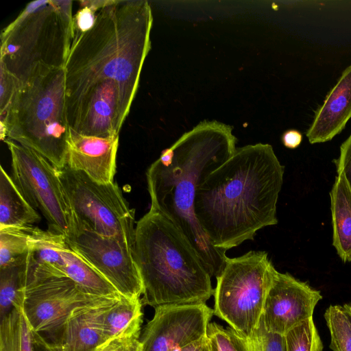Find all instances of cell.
Segmentation results:
<instances>
[{"instance_id":"cell-14","label":"cell","mask_w":351,"mask_h":351,"mask_svg":"<svg viewBox=\"0 0 351 351\" xmlns=\"http://www.w3.org/2000/svg\"><path fill=\"white\" fill-rule=\"evenodd\" d=\"M67 143L66 167L100 184L114 182L119 135L87 136L69 128Z\"/></svg>"},{"instance_id":"cell-16","label":"cell","mask_w":351,"mask_h":351,"mask_svg":"<svg viewBox=\"0 0 351 351\" xmlns=\"http://www.w3.org/2000/svg\"><path fill=\"white\" fill-rule=\"evenodd\" d=\"M351 119V64L342 73L315 112L306 132L311 144L332 139Z\"/></svg>"},{"instance_id":"cell-29","label":"cell","mask_w":351,"mask_h":351,"mask_svg":"<svg viewBox=\"0 0 351 351\" xmlns=\"http://www.w3.org/2000/svg\"><path fill=\"white\" fill-rule=\"evenodd\" d=\"M230 329L240 351H263L261 320L254 333L249 337H245L238 334L231 328H230Z\"/></svg>"},{"instance_id":"cell-17","label":"cell","mask_w":351,"mask_h":351,"mask_svg":"<svg viewBox=\"0 0 351 351\" xmlns=\"http://www.w3.org/2000/svg\"><path fill=\"white\" fill-rule=\"evenodd\" d=\"M330 193L332 244L343 262L351 261V190L341 170Z\"/></svg>"},{"instance_id":"cell-20","label":"cell","mask_w":351,"mask_h":351,"mask_svg":"<svg viewBox=\"0 0 351 351\" xmlns=\"http://www.w3.org/2000/svg\"><path fill=\"white\" fill-rule=\"evenodd\" d=\"M29 264V252L0 268V320L19 304Z\"/></svg>"},{"instance_id":"cell-13","label":"cell","mask_w":351,"mask_h":351,"mask_svg":"<svg viewBox=\"0 0 351 351\" xmlns=\"http://www.w3.org/2000/svg\"><path fill=\"white\" fill-rule=\"evenodd\" d=\"M34 261L73 280L87 293L104 298L121 295L70 246L66 237L45 233L30 250Z\"/></svg>"},{"instance_id":"cell-23","label":"cell","mask_w":351,"mask_h":351,"mask_svg":"<svg viewBox=\"0 0 351 351\" xmlns=\"http://www.w3.org/2000/svg\"><path fill=\"white\" fill-rule=\"evenodd\" d=\"M332 351H351V321L343 305H330L324 315Z\"/></svg>"},{"instance_id":"cell-18","label":"cell","mask_w":351,"mask_h":351,"mask_svg":"<svg viewBox=\"0 0 351 351\" xmlns=\"http://www.w3.org/2000/svg\"><path fill=\"white\" fill-rule=\"evenodd\" d=\"M40 216L25 199L12 178L0 167V230L32 226Z\"/></svg>"},{"instance_id":"cell-9","label":"cell","mask_w":351,"mask_h":351,"mask_svg":"<svg viewBox=\"0 0 351 351\" xmlns=\"http://www.w3.org/2000/svg\"><path fill=\"white\" fill-rule=\"evenodd\" d=\"M4 142L11 155L12 178L30 205L43 215L47 230L71 238L76 224L58 169L35 151L10 139Z\"/></svg>"},{"instance_id":"cell-7","label":"cell","mask_w":351,"mask_h":351,"mask_svg":"<svg viewBox=\"0 0 351 351\" xmlns=\"http://www.w3.org/2000/svg\"><path fill=\"white\" fill-rule=\"evenodd\" d=\"M58 174L73 212L75 233L84 230L114 237L134 249V210L116 182L100 184L66 166L58 169Z\"/></svg>"},{"instance_id":"cell-10","label":"cell","mask_w":351,"mask_h":351,"mask_svg":"<svg viewBox=\"0 0 351 351\" xmlns=\"http://www.w3.org/2000/svg\"><path fill=\"white\" fill-rule=\"evenodd\" d=\"M66 241L121 296L141 298L143 287L134 248L116 238L84 230Z\"/></svg>"},{"instance_id":"cell-11","label":"cell","mask_w":351,"mask_h":351,"mask_svg":"<svg viewBox=\"0 0 351 351\" xmlns=\"http://www.w3.org/2000/svg\"><path fill=\"white\" fill-rule=\"evenodd\" d=\"M140 338L142 351H176L206 335L213 309L206 303L154 308Z\"/></svg>"},{"instance_id":"cell-4","label":"cell","mask_w":351,"mask_h":351,"mask_svg":"<svg viewBox=\"0 0 351 351\" xmlns=\"http://www.w3.org/2000/svg\"><path fill=\"white\" fill-rule=\"evenodd\" d=\"M134 255L143 305L205 303L214 293L211 276L195 249L158 212L149 210L137 221Z\"/></svg>"},{"instance_id":"cell-30","label":"cell","mask_w":351,"mask_h":351,"mask_svg":"<svg viewBox=\"0 0 351 351\" xmlns=\"http://www.w3.org/2000/svg\"><path fill=\"white\" fill-rule=\"evenodd\" d=\"M337 170L343 171L351 190V133L340 147V155L335 160Z\"/></svg>"},{"instance_id":"cell-27","label":"cell","mask_w":351,"mask_h":351,"mask_svg":"<svg viewBox=\"0 0 351 351\" xmlns=\"http://www.w3.org/2000/svg\"><path fill=\"white\" fill-rule=\"evenodd\" d=\"M141 333L125 335L107 342L99 351H142Z\"/></svg>"},{"instance_id":"cell-24","label":"cell","mask_w":351,"mask_h":351,"mask_svg":"<svg viewBox=\"0 0 351 351\" xmlns=\"http://www.w3.org/2000/svg\"><path fill=\"white\" fill-rule=\"evenodd\" d=\"M285 351H323L324 346L313 317L284 335Z\"/></svg>"},{"instance_id":"cell-31","label":"cell","mask_w":351,"mask_h":351,"mask_svg":"<svg viewBox=\"0 0 351 351\" xmlns=\"http://www.w3.org/2000/svg\"><path fill=\"white\" fill-rule=\"evenodd\" d=\"M302 141V134L295 130H289L286 131L282 136L283 145L289 149L298 147Z\"/></svg>"},{"instance_id":"cell-25","label":"cell","mask_w":351,"mask_h":351,"mask_svg":"<svg viewBox=\"0 0 351 351\" xmlns=\"http://www.w3.org/2000/svg\"><path fill=\"white\" fill-rule=\"evenodd\" d=\"M0 122L5 123L12 102L20 87L21 80L0 60Z\"/></svg>"},{"instance_id":"cell-28","label":"cell","mask_w":351,"mask_h":351,"mask_svg":"<svg viewBox=\"0 0 351 351\" xmlns=\"http://www.w3.org/2000/svg\"><path fill=\"white\" fill-rule=\"evenodd\" d=\"M73 17L75 36L90 30L95 23L98 11L88 5H80Z\"/></svg>"},{"instance_id":"cell-19","label":"cell","mask_w":351,"mask_h":351,"mask_svg":"<svg viewBox=\"0 0 351 351\" xmlns=\"http://www.w3.org/2000/svg\"><path fill=\"white\" fill-rule=\"evenodd\" d=\"M140 298L121 296L108 310L104 321L106 343L119 337L140 334L143 313Z\"/></svg>"},{"instance_id":"cell-26","label":"cell","mask_w":351,"mask_h":351,"mask_svg":"<svg viewBox=\"0 0 351 351\" xmlns=\"http://www.w3.org/2000/svg\"><path fill=\"white\" fill-rule=\"evenodd\" d=\"M206 335L210 351H240L230 328H224L215 322H210Z\"/></svg>"},{"instance_id":"cell-5","label":"cell","mask_w":351,"mask_h":351,"mask_svg":"<svg viewBox=\"0 0 351 351\" xmlns=\"http://www.w3.org/2000/svg\"><path fill=\"white\" fill-rule=\"evenodd\" d=\"M20 78L3 123L7 139L35 151L61 169L66 165L70 128L64 66L38 62Z\"/></svg>"},{"instance_id":"cell-22","label":"cell","mask_w":351,"mask_h":351,"mask_svg":"<svg viewBox=\"0 0 351 351\" xmlns=\"http://www.w3.org/2000/svg\"><path fill=\"white\" fill-rule=\"evenodd\" d=\"M45 231L34 226L0 230V268L27 254Z\"/></svg>"},{"instance_id":"cell-12","label":"cell","mask_w":351,"mask_h":351,"mask_svg":"<svg viewBox=\"0 0 351 351\" xmlns=\"http://www.w3.org/2000/svg\"><path fill=\"white\" fill-rule=\"evenodd\" d=\"M322 299L319 291L288 273L276 270L263 307L262 319L266 330L284 335L312 318L314 309Z\"/></svg>"},{"instance_id":"cell-21","label":"cell","mask_w":351,"mask_h":351,"mask_svg":"<svg viewBox=\"0 0 351 351\" xmlns=\"http://www.w3.org/2000/svg\"><path fill=\"white\" fill-rule=\"evenodd\" d=\"M0 351H35V332L21 309L0 320Z\"/></svg>"},{"instance_id":"cell-33","label":"cell","mask_w":351,"mask_h":351,"mask_svg":"<svg viewBox=\"0 0 351 351\" xmlns=\"http://www.w3.org/2000/svg\"><path fill=\"white\" fill-rule=\"evenodd\" d=\"M35 351L54 350L49 342L41 335L35 332Z\"/></svg>"},{"instance_id":"cell-2","label":"cell","mask_w":351,"mask_h":351,"mask_svg":"<svg viewBox=\"0 0 351 351\" xmlns=\"http://www.w3.org/2000/svg\"><path fill=\"white\" fill-rule=\"evenodd\" d=\"M285 167L271 145L237 148L196 188L194 213L212 245L228 250L278 223Z\"/></svg>"},{"instance_id":"cell-3","label":"cell","mask_w":351,"mask_h":351,"mask_svg":"<svg viewBox=\"0 0 351 351\" xmlns=\"http://www.w3.org/2000/svg\"><path fill=\"white\" fill-rule=\"evenodd\" d=\"M232 127L203 121L184 133L146 173L149 210L168 219L186 238L211 277H217L228 257L214 247L194 213L196 188L202 180L230 158L236 150Z\"/></svg>"},{"instance_id":"cell-1","label":"cell","mask_w":351,"mask_h":351,"mask_svg":"<svg viewBox=\"0 0 351 351\" xmlns=\"http://www.w3.org/2000/svg\"><path fill=\"white\" fill-rule=\"evenodd\" d=\"M153 16L145 0H113L77 34L64 62L67 120L84 135H119L150 49Z\"/></svg>"},{"instance_id":"cell-8","label":"cell","mask_w":351,"mask_h":351,"mask_svg":"<svg viewBox=\"0 0 351 351\" xmlns=\"http://www.w3.org/2000/svg\"><path fill=\"white\" fill-rule=\"evenodd\" d=\"M112 298L87 293L66 276L36 263L29 251L26 283L19 305L32 330L50 343L75 308Z\"/></svg>"},{"instance_id":"cell-15","label":"cell","mask_w":351,"mask_h":351,"mask_svg":"<svg viewBox=\"0 0 351 351\" xmlns=\"http://www.w3.org/2000/svg\"><path fill=\"white\" fill-rule=\"evenodd\" d=\"M120 298H108L73 310L49 343L53 350L99 351L106 343L104 333L105 315Z\"/></svg>"},{"instance_id":"cell-32","label":"cell","mask_w":351,"mask_h":351,"mask_svg":"<svg viewBox=\"0 0 351 351\" xmlns=\"http://www.w3.org/2000/svg\"><path fill=\"white\" fill-rule=\"evenodd\" d=\"M176 351H210L207 335Z\"/></svg>"},{"instance_id":"cell-34","label":"cell","mask_w":351,"mask_h":351,"mask_svg":"<svg viewBox=\"0 0 351 351\" xmlns=\"http://www.w3.org/2000/svg\"><path fill=\"white\" fill-rule=\"evenodd\" d=\"M343 306L346 313L349 316L350 319L351 321V302H348V303H346V304H344L343 305Z\"/></svg>"},{"instance_id":"cell-6","label":"cell","mask_w":351,"mask_h":351,"mask_svg":"<svg viewBox=\"0 0 351 351\" xmlns=\"http://www.w3.org/2000/svg\"><path fill=\"white\" fill-rule=\"evenodd\" d=\"M276 269L265 251L228 258L216 277L213 314L245 337L258 326Z\"/></svg>"}]
</instances>
